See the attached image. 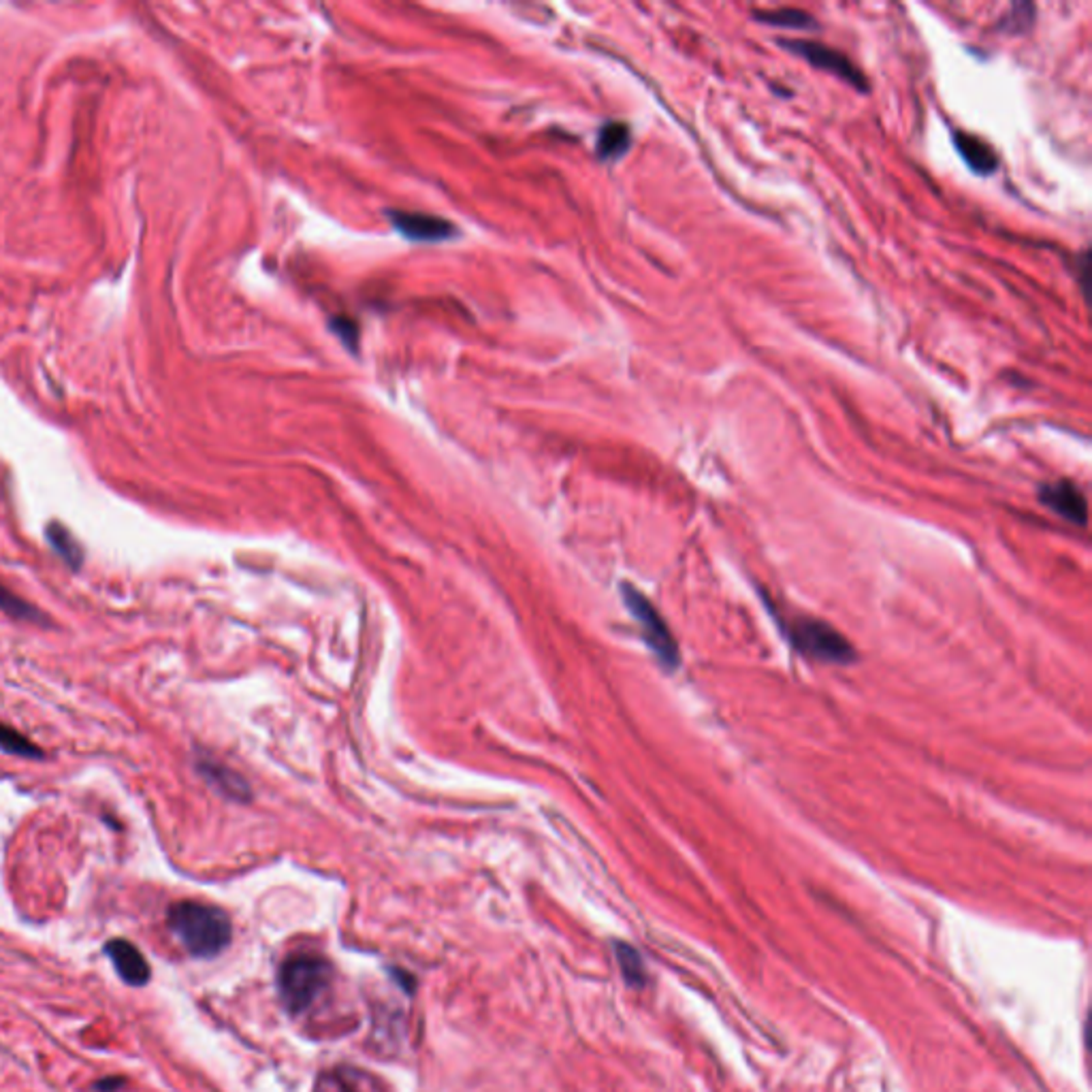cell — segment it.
Here are the masks:
<instances>
[{"mask_svg":"<svg viewBox=\"0 0 1092 1092\" xmlns=\"http://www.w3.org/2000/svg\"><path fill=\"white\" fill-rule=\"evenodd\" d=\"M167 921L177 941L195 958L218 956L229 948L233 937L231 920L225 911L199 900H179L172 905Z\"/></svg>","mask_w":1092,"mask_h":1092,"instance_id":"cell-1","label":"cell"},{"mask_svg":"<svg viewBox=\"0 0 1092 1092\" xmlns=\"http://www.w3.org/2000/svg\"><path fill=\"white\" fill-rule=\"evenodd\" d=\"M333 969L321 956H291L278 973L280 1001L289 1014H301L312 1007L318 994L331 983Z\"/></svg>","mask_w":1092,"mask_h":1092,"instance_id":"cell-2","label":"cell"},{"mask_svg":"<svg viewBox=\"0 0 1092 1092\" xmlns=\"http://www.w3.org/2000/svg\"><path fill=\"white\" fill-rule=\"evenodd\" d=\"M790 642L804 655L822 662L847 664L854 660V649L843 636L818 619H798L788 628Z\"/></svg>","mask_w":1092,"mask_h":1092,"instance_id":"cell-3","label":"cell"},{"mask_svg":"<svg viewBox=\"0 0 1092 1092\" xmlns=\"http://www.w3.org/2000/svg\"><path fill=\"white\" fill-rule=\"evenodd\" d=\"M621 593L625 604H628V610L632 612V617L640 625L646 644H649L651 651L657 655V660H660L666 668H676L678 646L674 642V636L671 634V630H668L666 621L662 619V614L655 610L653 604L636 587L623 585Z\"/></svg>","mask_w":1092,"mask_h":1092,"instance_id":"cell-4","label":"cell"},{"mask_svg":"<svg viewBox=\"0 0 1092 1092\" xmlns=\"http://www.w3.org/2000/svg\"><path fill=\"white\" fill-rule=\"evenodd\" d=\"M781 47H786L792 54H796L800 58H804L813 65L815 69H822V71H828L832 76H836L839 79H843L845 83H850L852 88L866 92L868 88V81L862 76L860 71L854 67V62L847 58L845 54L836 49L826 47L822 44H815V41H781Z\"/></svg>","mask_w":1092,"mask_h":1092,"instance_id":"cell-5","label":"cell"},{"mask_svg":"<svg viewBox=\"0 0 1092 1092\" xmlns=\"http://www.w3.org/2000/svg\"><path fill=\"white\" fill-rule=\"evenodd\" d=\"M1039 502L1049 508L1052 513H1056L1058 516L1067 518L1069 523L1086 525L1088 518L1086 497L1074 483L1058 481V483L1042 484V489H1039Z\"/></svg>","mask_w":1092,"mask_h":1092,"instance_id":"cell-6","label":"cell"},{"mask_svg":"<svg viewBox=\"0 0 1092 1092\" xmlns=\"http://www.w3.org/2000/svg\"><path fill=\"white\" fill-rule=\"evenodd\" d=\"M105 952L111 960V964L118 971L120 978L129 985H145L150 982V964H147L143 953L126 939H111Z\"/></svg>","mask_w":1092,"mask_h":1092,"instance_id":"cell-7","label":"cell"},{"mask_svg":"<svg viewBox=\"0 0 1092 1092\" xmlns=\"http://www.w3.org/2000/svg\"><path fill=\"white\" fill-rule=\"evenodd\" d=\"M393 225L410 239L419 241H440L454 233L449 220H442L427 214H410V211H389Z\"/></svg>","mask_w":1092,"mask_h":1092,"instance_id":"cell-8","label":"cell"},{"mask_svg":"<svg viewBox=\"0 0 1092 1092\" xmlns=\"http://www.w3.org/2000/svg\"><path fill=\"white\" fill-rule=\"evenodd\" d=\"M953 145L958 147L962 161L967 163L975 173L988 175L996 167H999V156L992 150L990 143L969 133H956L953 135Z\"/></svg>","mask_w":1092,"mask_h":1092,"instance_id":"cell-9","label":"cell"},{"mask_svg":"<svg viewBox=\"0 0 1092 1092\" xmlns=\"http://www.w3.org/2000/svg\"><path fill=\"white\" fill-rule=\"evenodd\" d=\"M199 772L203 775V779L209 783L211 788L218 790L222 796L233 798V800H246L248 798V786L243 783L241 777H237L235 772L229 770L227 766L218 764V762H211V760H199Z\"/></svg>","mask_w":1092,"mask_h":1092,"instance_id":"cell-10","label":"cell"},{"mask_svg":"<svg viewBox=\"0 0 1092 1092\" xmlns=\"http://www.w3.org/2000/svg\"><path fill=\"white\" fill-rule=\"evenodd\" d=\"M46 536H47L49 546L54 548V553H56L62 561H65V564H67L71 570H79V568H81V564H83V550H81V545L78 543L76 536H73L65 525H60V523L54 521L51 525H47Z\"/></svg>","mask_w":1092,"mask_h":1092,"instance_id":"cell-11","label":"cell"},{"mask_svg":"<svg viewBox=\"0 0 1092 1092\" xmlns=\"http://www.w3.org/2000/svg\"><path fill=\"white\" fill-rule=\"evenodd\" d=\"M630 147V129L621 122H610L604 126L598 137V154L607 161L619 158Z\"/></svg>","mask_w":1092,"mask_h":1092,"instance_id":"cell-12","label":"cell"},{"mask_svg":"<svg viewBox=\"0 0 1092 1092\" xmlns=\"http://www.w3.org/2000/svg\"><path fill=\"white\" fill-rule=\"evenodd\" d=\"M754 17L762 24L777 26V28H792V30L815 28V19L807 12H802V9H792V7L775 9V12H756Z\"/></svg>","mask_w":1092,"mask_h":1092,"instance_id":"cell-13","label":"cell"},{"mask_svg":"<svg viewBox=\"0 0 1092 1092\" xmlns=\"http://www.w3.org/2000/svg\"><path fill=\"white\" fill-rule=\"evenodd\" d=\"M0 751L7 756L26 758V760H41L44 751H41L33 740H28L22 733L9 728L7 724H0Z\"/></svg>","mask_w":1092,"mask_h":1092,"instance_id":"cell-14","label":"cell"},{"mask_svg":"<svg viewBox=\"0 0 1092 1092\" xmlns=\"http://www.w3.org/2000/svg\"><path fill=\"white\" fill-rule=\"evenodd\" d=\"M614 952H617V960H619V967L625 982L634 988H640L646 982V973H644V964L640 953L636 952L632 946H625V943H614Z\"/></svg>","mask_w":1092,"mask_h":1092,"instance_id":"cell-15","label":"cell"},{"mask_svg":"<svg viewBox=\"0 0 1092 1092\" xmlns=\"http://www.w3.org/2000/svg\"><path fill=\"white\" fill-rule=\"evenodd\" d=\"M0 610L7 612L12 619H19V621H46L44 614H41L33 604H28L26 600H22L19 596H16L14 591H9L5 585H0Z\"/></svg>","mask_w":1092,"mask_h":1092,"instance_id":"cell-16","label":"cell"},{"mask_svg":"<svg viewBox=\"0 0 1092 1092\" xmlns=\"http://www.w3.org/2000/svg\"><path fill=\"white\" fill-rule=\"evenodd\" d=\"M333 328L339 333V337L344 339V342H348V344H355V342H357V327H355V323L339 321V318H335V321H333Z\"/></svg>","mask_w":1092,"mask_h":1092,"instance_id":"cell-17","label":"cell"}]
</instances>
